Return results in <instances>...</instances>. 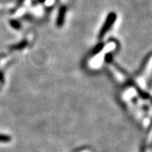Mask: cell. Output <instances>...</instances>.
Masks as SVG:
<instances>
[{
    "mask_svg": "<svg viewBox=\"0 0 152 152\" xmlns=\"http://www.w3.org/2000/svg\"><path fill=\"white\" fill-rule=\"evenodd\" d=\"M103 48H104V43L100 42V43L96 45V46H95V48L94 49V50H93V54H97L103 50Z\"/></svg>",
    "mask_w": 152,
    "mask_h": 152,
    "instance_id": "cell-3",
    "label": "cell"
},
{
    "mask_svg": "<svg viewBox=\"0 0 152 152\" xmlns=\"http://www.w3.org/2000/svg\"><path fill=\"white\" fill-rule=\"evenodd\" d=\"M11 140V137L8 135H4V134H0V142H10Z\"/></svg>",
    "mask_w": 152,
    "mask_h": 152,
    "instance_id": "cell-4",
    "label": "cell"
},
{
    "mask_svg": "<svg viewBox=\"0 0 152 152\" xmlns=\"http://www.w3.org/2000/svg\"><path fill=\"white\" fill-rule=\"evenodd\" d=\"M151 103H152V98H151Z\"/></svg>",
    "mask_w": 152,
    "mask_h": 152,
    "instance_id": "cell-10",
    "label": "cell"
},
{
    "mask_svg": "<svg viewBox=\"0 0 152 152\" xmlns=\"http://www.w3.org/2000/svg\"><path fill=\"white\" fill-rule=\"evenodd\" d=\"M139 94L144 99H148L150 97V95L145 91H139Z\"/></svg>",
    "mask_w": 152,
    "mask_h": 152,
    "instance_id": "cell-5",
    "label": "cell"
},
{
    "mask_svg": "<svg viewBox=\"0 0 152 152\" xmlns=\"http://www.w3.org/2000/svg\"><path fill=\"white\" fill-rule=\"evenodd\" d=\"M66 12V8L65 6H63V7L60 8V11H59V14H58L57 20H56V25H57V26H61L64 24Z\"/></svg>",
    "mask_w": 152,
    "mask_h": 152,
    "instance_id": "cell-2",
    "label": "cell"
},
{
    "mask_svg": "<svg viewBox=\"0 0 152 152\" xmlns=\"http://www.w3.org/2000/svg\"><path fill=\"white\" fill-rule=\"evenodd\" d=\"M38 1L39 2H44L45 1H46V0H38Z\"/></svg>",
    "mask_w": 152,
    "mask_h": 152,
    "instance_id": "cell-8",
    "label": "cell"
},
{
    "mask_svg": "<svg viewBox=\"0 0 152 152\" xmlns=\"http://www.w3.org/2000/svg\"><path fill=\"white\" fill-rule=\"evenodd\" d=\"M117 19V14L114 12H110L109 15H107V17L106 21L104 23V26L101 28V30H100V33H99V39H102L104 37V36L107 33V31L110 29V27L113 26V24L114 23V22L116 21Z\"/></svg>",
    "mask_w": 152,
    "mask_h": 152,
    "instance_id": "cell-1",
    "label": "cell"
},
{
    "mask_svg": "<svg viewBox=\"0 0 152 152\" xmlns=\"http://www.w3.org/2000/svg\"><path fill=\"white\" fill-rule=\"evenodd\" d=\"M10 23H11L12 26L14 27L15 29H19V27H20L19 23H18L17 21H15V20H11V21H10Z\"/></svg>",
    "mask_w": 152,
    "mask_h": 152,
    "instance_id": "cell-6",
    "label": "cell"
},
{
    "mask_svg": "<svg viewBox=\"0 0 152 152\" xmlns=\"http://www.w3.org/2000/svg\"><path fill=\"white\" fill-rule=\"evenodd\" d=\"M2 77H3V74H2V72H0V80H2Z\"/></svg>",
    "mask_w": 152,
    "mask_h": 152,
    "instance_id": "cell-7",
    "label": "cell"
},
{
    "mask_svg": "<svg viewBox=\"0 0 152 152\" xmlns=\"http://www.w3.org/2000/svg\"><path fill=\"white\" fill-rule=\"evenodd\" d=\"M150 148H151L152 149V141H151V145H150Z\"/></svg>",
    "mask_w": 152,
    "mask_h": 152,
    "instance_id": "cell-9",
    "label": "cell"
}]
</instances>
